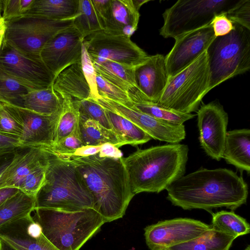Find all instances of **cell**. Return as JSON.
Here are the masks:
<instances>
[{
  "label": "cell",
  "instance_id": "obj_13",
  "mask_svg": "<svg viewBox=\"0 0 250 250\" xmlns=\"http://www.w3.org/2000/svg\"><path fill=\"white\" fill-rule=\"evenodd\" d=\"M228 115L217 102L203 104L197 111L199 141L206 154L220 161L224 149Z\"/></svg>",
  "mask_w": 250,
  "mask_h": 250
},
{
  "label": "cell",
  "instance_id": "obj_18",
  "mask_svg": "<svg viewBox=\"0 0 250 250\" xmlns=\"http://www.w3.org/2000/svg\"><path fill=\"white\" fill-rule=\"evenodd\" d=\"M0 239L17 250H60L43 235L31 214L1 227Z\"/></svg>",
  "mask_w": 250,
  "mask_h": 250
},
{
  "label": "cell",
  "instance_id": "obj_22",
  "mask_svg": "<svg viewBox=\"0 0 250 250\" xmlns=\"http://www.w3.org/2000/svg\"><path fill=\"white\" fill-rule=\"evenodd\" d=\"M90 58L97 74L110 83L127 92L130 99L141 95L134 81V67L127 66L109 60Z\"/></svg>",
  "mask_w": 250,
  "mask_h": 250
},
{
  "label": "cell",
  "instance_id": "obj_16",
  "mask_svg": "<svg viewBox=\"0 0 250 250\" xmlns=\"http://www.w3.org/2000/svg\"><path fill=\"white\" fill-rule=\"evenodd\" d=\"M95 102L104 108L128 119L148 134L152 139L176 144L186 137L184 124L175 125L154 118L106 98L100 97Z\"/></svg>",
  "mask_w": 250,
  "mask_h": 250
},
{
  "label": "cell",
  "instance_id": "obj_7",
  "mask_svg": "<svg viewBox=\"0 0 250 250\" xmlns=\"http://www.w3.org/2000/svg\"><path fill=\"white\" fill-rule=\"evenodd\" d=\"M209 71L206 51L176 75L168 78L158 104L179 112L196 111L209 91Z\"/></svg>",
  "mask_w": 250,
  "mask_h": 250
},
{
  "label": "cell",
  "instance_id": "obj_49",
  "mask_svg": "<svg viewBox=\"0 0 250 250\" xmlns=\"http://www.w3.org/2000/svg\"><path fill=\"white\" fill-rule=\"evenodd\" d=\"M15 151L0 156V175L12 162Z\"/></svg>",
  "mask_w": 250,
  "mask_h": 250
},
{
  "label": "cell",
  "instance_id": "obj_47",
  "mask_svg": "<svg viewBox=\"0 0 250 250\" xmlns=\"http://www.w3.org/2000/svg\"><path fill=\"white\" fill-rule=\"evenodd\" d=\"M101 147V146H84L70 153L57 155L64 159H69L74 157H86L97 154L100 151Z\"/></svg>",
  "mask_w": 250,
  "mask_h": 250
},
{
  "label": "cell",
  "instance_id": "obj_50",
  "mask_svg": "<svg viewBox=\"0 0 250 250\" xmlns=\"http://www.w3.org/2000/svg\"><path fill=\"white\" fill-rule=\"evenodd\" d=\"M19 190V189L15 187L0 189V204L8 198L16 194Z\"/></svg>",
  "mask_w": 250,
  "mask_h": 250
},
{
  "label": "cell",
  "instance_id": "obj_5",
  "mask_svg": "<svg viewBox=\"0 0 250 250\" xmlns=\"http://www.w3.org/2000/svg\"><path fill=\"white\" fill-rule=\"evenodd\" d=\"M34 220L46 238L60 250H79L105 223L93 208L79 210L37 208Z\"/></svg>",
  "mask_w": 250,
  "mask_h": 250
},
{
  "label": "cell",
  "instance_id": "obj_11",
  "mask_svg": "<svg viewBox=\"0 0 250 250\" xmlns=\"http://www.w3.org/2000/svg\"><path fill=\"white\" fill-rule=\"evenodd\" d=\"M83 43L90 58L109 60L134 67L148 55L130 38L101 30L84 39Z\"/></svg>",
  "mask_w": 250,
  "mask_h": 250
},
{
  "label": "cell",
  "instance_id": "obj_12",
  "mask_svg": "<svg viewBox=\"0 0 250 250\" xmlns=\"http://www.w3.org/2000/svg\"><path fill=\"white\" fill-rule=\"evenodd\" d=\"M210 228V225L199 220L177 218L146 226L144 235L150 250H165L193 239Z\"/></svg>",
  "mask_w": 250,
  "mask_h": 250
},
{
  "label": "cell",
  "instance_id": "obj_2",
  "mask_svg": "<svg viewBox=\"0 0 250 250\" xmlns=\"http://www.w3.org/2000/svg\"><path fill=\"white\" fill-rule=\"evenodd\" d=\"M93 199V208L105 223L122 218L135 195L131 190L123 158L98 154L69 159Z\"/></svg>",
  "mask_w": 250,
  "mask_h": 250
},
{
  "label": "cell",
  "instance_id": "obj_55",
  "mask_svg": "<svg viewBox=\"0 0 250 250\" xmlns=\"http://www.w3.org/2000/svg\"><path fill=\"white\" fill-rule=\"evenodd\" d=\"M250 247L248 245L244 250H250Z\"/></svg>",
  "mask_w": 250,
  "mask_h": 250
},
{
  "label": "cell",
  "instance_id": "obj_42",
  "mask_svg": "<svg viewBox=\"0 0 250 250\" xmlns=\"http://www.w3.org/2000/svg\"><path fill=\"white\" fill-rule=\"evenodd\" d=\"M84 146L79 136L78 128L72 134L47 148L58 155H62L73 152Z\"/></svg>",
  "mask_w": 250,
  "mask_h": 250
},
{
  "label": "cell",
  "instance_id": "obj_38",
  "mask_svg": "<svg viewBox=\"0 0 250 250\" xmlns=\"http://www.w3.org/2000/svg\"><path fill=\"white\" fill-rule=\"evenodd\" d=\"M45 156L43 160L25 176L18 187L20 190L27 195L35 197L44 183L47 164L45 148Z\"/></svg>",
  "mask_w": 250,
  "mask_h": 250
},
{
  "label": "cell",
  "instance_id": "obj_32",
  "mask_svg": "<svg viewBox=\"0 0 250 250\" xmlns=\"http://www.w3.org/2000/svg\"><path fill=\"white\" fill-rule=\"evenodd\" d=\"M62 106L56 125L53 145L72 134L78 128L79 113L70 96L62 98Z\"/></svg>",
  "mask_w": 250,
  "mask_h": 250
},
{
  "label": "cell",
  "instance_id": "obj_35",
  "mask_svg": "<svg viewBox=\"0 0 250 250\" xmlns=\"http://www.w3.org/2000/svg\"><path fill=\"white\" fill-rule=\"evenodd\" d=\"M31 90L12 79L0 75V102L23 107L22 96Z\"/></svg>",
  "mask_w": 250,
  "mask_h": 250
},
{
  "label": "cell",
  "instance_id": "obj_30",
  "mask_svg": "<svg viewBox=\"0 0 250 250\" xmlns=\"http://www.w3.org/2000/svg\"><path fill=\"white\" fill-rule=\"evenodd\" d=\"M35 209V197L19 189L0 204V228L31 213Z\"/></svg>",
  "mask_w": 250,
  "mask_h": 250
},
{
  "label": "cell",
  "instance_id": "obj_39",
  "mask_svg": "<svg viewBox=\"0 0 250 250\" xmlns=\"http://www.w3.org/2000/svg\"><path fill=\"white\" fill-rule=\"evenodd\" d=\"M22 132L21 123L10 104L0 102V132L20 138Z\"/></svg>",
  "mask_w": 250,
  "mask_h": 250
},
{
  "label": "cell",
  "instance_id": "obj_34",
  "mask_svg": "<svg viewBox=\"0 0 250 250\" xmlns=\"http://www.w3.org/2000/svg\"><path fill=\"white\" fill-rule=\"evenodd\" d=\"M154 118L175 125H183L192 119L195 115L186 114L164 107L157 103L147 101L133 102L132 108Z\"/></svg>",
  "mask_w": 250,
  "mask_h": 250
},
{
  "label": "cell",
  "instance_id": "obj_6",
  "mask_svg": "<svg viewBox=\"0 0 250 250\" xmlns=\"http://www.w3.org/2000/svg\"><path fill=\"white\" fill-rule=\"evenodd\" d=\"M233 24V30L225 36L216 37L206 50L209 91L250 68V30Z\"/></svg>",
  "mask_w": 250,
  "mask_h": 250
},
{
  "label": "cell",
  "instance_id": "obj_3",
  "mask_svg": "<svg viewBox=\"0 0 250 250\" xmlns=\"http://www.w3.org/2000/svg\"><path fill=\"white\" fill-rule=\"evenodd\" d=\"M188 147L169 144L138 149L123 162L132 192L159 193L185 173Z\"/></svg>",
  "mask_w": 250,
  "mask_h": 250
},
{
  "label": "cell",
  "instance_id": "obj_51",
  "mask_svg": "<svg viewBox=\"0 0 250 250\" xmlns=\"http://www.w3.org/2000/svg\"><path fill=\"white\" fill-rule=\"evenodd\" d=\"M5 29V21L3 18H1L0 19V49L4 40Z\"/></svg>",
  "mask_w": 250,
  "mask_h": 250
},
{
  "label": "cell",
  "instance_id": "obj_44",
  "mask_svg": "<svg viewBox=\"0 0 250 250\" xmlns=\"http://www.w3.org/2000/svg\"><path fill=\"white\" fill-rule=\"evenodd\" d=\"M210 25L216 37L225 36L234 28L233 23L228 18L226 14L215 15Z\"/></svg>",
  "mask_w": 250,
  "mask_h": 250
},
{
  "label": "cell",
  "instance_id": "obj_24",
  "mask_svg": "<svg viewBox=\"0 0 250 250\" xmlns=\"http://www.w3.org/2000/svg\"><path fill=\"white\" fill-rule=\"evenodd\" d=\"M222 158L227 163L250 173V130L243 128L227 131Z\"/></svg>",
  "mask_w": 250,
  "mask_h": 250
},
{
  "label": "cell",
  "instance_id": "obj_21",
  "mask_svg": "<svg viewBox=\"0 0 250 250\" xmlns=\"http://www.w3.org/2000/svg\"><path fill=\"white\" fill-rule=\"evenodd\" d=\"M140 16L132 0H111L104 30L130 38L137 29Z\"/></svg>",
  "mask_w": 250,
  "mask_h": 250
},
{
  "label": "cell",
  "instance_id": "obj_4",
  "mask_svg": "<svg viewBox=\"0 0 250 250\" xmlns=\"http://www.w3.org/2000/svg\"><path fill=\"white\" fill-rule=\"evenodd\" d=\"M47 164L44 183L35 195V208L65 210L93 208V199L74 165L44 147Z\"/></svg>",
  "mask_w": 250,
  "mask_h": 250
},
{
  "label": "cell",
  "instance_id": "obj_33",
  "mask_svg": "<svg viewBox=\"0 0 250 250\" xmlns=\"http://www.w3.org/2000/svg\"><path fill=\"white\" fill-rule=\"evenodd\" d=\"M73 25L84 39L94 33L104 30L91 0H79Z\"/></svg>",
  "mask_w": 250,
  "mask_h": 250
},
{
  "label": "cell",
  "instance_id": "obj_10",
  "mask_svg": "<svg viewBox=\"0 0 250 250\" xmlns=\"http://www.w3.org/2000/svg\"><path fill=\"white\" fill-rule=\"evenodd\" d=\"M0 75L12 79L31 90L53 85L55 77L41 58H33L3 40L0 49Z\"/></svg>",
  "mask_w": 250,
  "mask_h": 250
},
{
  "label": "cell",
  "instance_id": "obj_27",
  "mask_svg": "<svg viewBox=\"0 0 250 250\" xmlns=\"http://www.w3.org/2000/svg\"><path fill=\"white\" fill-rule=\"evenodd\" d=\"M235 239L211 227L200 236L165 250H229Z\"/></svg>",
  "mask_w": 250,
  "mask_h": 250
},
{
  "label": "cell",
  "instance_id": "obj_28",
  "mask_svg": "<svg viewBox=\"0 0 250 250\" xmlns=\"http://www.w3.org/2000/svg\"><path fill=\"white\" fill-rule=\"evenodd\" d=\"M104 109L112 130L120 140L121 146L127 144L132 146L143 144L152 139L148 134L128 119Z\"/></svg>",
  "mask_w": 250,
  "mask_h": 250
},
{
  "label": "cell",
  "instance_id": "obj_43",
  "mask_svg": "<svg viewBox=\"0 0 250 250\" xmlns=\"http://www.w3.org/2000/svg\"><path fill=\"white\" fill-rule=\"evenodd\" d=\"M233 23L239 24L250 30V1L241 0L240 2L227 14Z\"/></svg>",
  "mask_w": 250,
  "mask_h": 250
},
{
  "label": "cell",
  "instance_id": "obj_19",
  "mask_svg": "<svg viewBox=\"0 0 250 250\" xmlns=\"http://www.w3.org/2000/svg\"><path fill=\"white\" fill-rule=\"evenodd\" d=\"M137 89L145 101L159 102L168 80L165 57L160 54L149 56L133 68Z\"/></svg>",
  "mask_w": 250,
  "mask_h": 250
},
{
  "label": "cell",
  "instance_id": "obj_37",
  "mask_svg": "<svg viewBox=\"0 0 250 250\" xmlns=\"http://www.w3.org/2000/svg\"><path fill=\"white\" fill-rule=\"evenodd\" d=\"M96 81L100 97L107 98L129 108L133 107V103L127 92L110 83L97 74Z\"/></svg>",
  "mask_w": 250,
  "mask_h": 250
},
{
  "label": "cell",
  "instance_id": "obj_52",
  "mask_svg": "<svg viewBox=\"0 0 250 250\" xmlns=\"http://www.w3.org/2000/svg\"><path fill=\"white\" fill-rule=\"evenodd\" d=\"M0 250H17L4 240L0 239Z\"/></svg>",
  "mask_w": 250,
  "mask_h": 250
},
{
  "label": "cell",
  "instance_id": "obj_20",
  "mask_svg": "<svg viewBox=\"0 0 250 250\" xmlns=\"http://www.w3.org/2000/svg\"><path fill=\"white\" fill-rule=\"evenodd\" d=\"M45 156L44 147L18 148L12 162L0 175V189L11 187L18 188L25 176L42 163Z\"/></svg>",
  "mask_w": 250,
  "mask_h": 250
},
{
  "label": "cell",
  "instance_id": "obj_26",
  "mask_svg": "<svg viewBox=\"0 0 250 250\" xmlns=\"http://www.w3.org/2000/svg\"><path fill=\"white\" fill-rule=\"evenodd\" d=\"M23 108L36 113L53 115L61 111L62 99L53 89V85L47 88L32 90L22 96Z\"/></svg>",
  "mask_w": 250,
  "mask_h": 250
},
{
  "label": "cell",
  "instance_id": "obj_17",
  "mask_svg": "<svg viewBox=\"0 0 250 250\" xmlns=\"http://www.w3.org/2000/svg\"><path fill=\"white\" fill-rule=\"evenodd\" d=\"M10 105L23 126L22 134L19 138L21 147L48 148L53 145L56 125L61 112L48 116L23 107Z\"/></svg>",
  "mask_w": 250,
  "mask_h": 250
},
{
  "label": "cell",
  "instance_id": "obj_54",
  "mask_svg": "<svg viewBox=\"0 0 250 250\" xmlns=\"http://www.w3.org/2000/svg\"><path fill=\"white\" fill-rule=\"evenodd\" d=\"M3 0H0V19L2 18Z\"/></svg>",
  "mask_w": 250,
  "mask_h": 250
},
{
  "label": "cell",
  "instance_id": "obj_9",
  "mask_svg": "<svg viewBox=\"0 0 250 250\" xmlns=\"http://www.w3.org/2000/svg\"><path fill=\"white\" fill-rule=\"evenodd\" d=\"M73 19L54 21L24 16L5 21L4 40L23 54L39 58L45 44L60 31L73 25Z\"/></svg>",
  "mask_w": 250,
  "mask_h": 250
},
{
  "label": "cell",
  "instance_id": "obj_25",
  "mask_svg": "<svg viewBox=\"0 0 250 250\" xmlns=\"http://www.w3.org/2000/svg\"><path fill=\"white\" fill-rule=\"evenodd\" d=\"M79 0H34L24 16L54 21L74 18Z\"/></svg>",
  "mask_w": 250,
  "mask_h": 250
},
{
  "label": "cell",
  "instance_id": "obj_31",
  "mask_svg": "<svg viewBox=\"0 0 250 250\" xmlns=\"http://www.w3.org/2000/svg\"><path fill=\"white\" fill-rule=\"evenodd\" d=\"M211 227L236 238L250 231V226L246 220L233 211L222 210L213 213Z\"/></svg>",
  "mask_w": 250,
  "mask_h": 250
},
{
  "label": "cell",
  "instance_id": "obj_8",
  "mask_svg": "<svg viewBox=\"0 0 250 250\" xmlns=\"http://www.w3.org/2000/svg\"><path fill=\"white\" fill-rule=\"evenodd\" d=\"M241 0H179L163 14L160 34L175 39L209 24L214 17L227 14Z\"/></svg>",
  "mask_w": 250,
  "mask_h": 250
},
{
  "label": "cell",
  "instance_id": "obj_41",
  "mask_svg": "<svg viewBox=\"0 0 250 250\" xmlns=\"http://www.w3.org/2000/svg\"><path fill=\"white\" fill-rule=\"evenodd\" d=\"M34 0H3L2 18L5 21L24 16Z\"/></svg>",
  "mask_w": 250,
  "mask_h": 250
},
{
  "label": "cell",
  "instance_id": "obj_53",
  "mask_svg": "<svg viewBox=\"0 0 250 250\" xmlns=\"http://www.w3.org/2000/svg\"><path fill=\"white\" fill-rule=\"evenodd\" d=\"M135 8L138 11L141 6L145 3L148 2V0H132Z\"/></svg>",
  "mask_w": 250,
  "mask_h": 250
},
{
  "label": "cell",
  "instance_id": "obj_48",
  "mask_svg": "<svg viewBox=\"0 0 250 250\" xmlns=\"http://www.w3.org/2000/svg\"><path fill=\"white\" fill-rule=\"evenodd\" d=\"M100 157L122 158L123 154L119 148L114 145L106 143L101 145L100 151L98 153Z\"/></svg>",
  "mask_w": 250,
  "mask_h": 250
},
{
  "label": "cell",
  "instance_id": "obj_45",
  "mask_svg": "<svg viewBox=\"0 0 250 250\" xmlns=\"http://www.w3.org/2000/svg\"><path fill=\"white\" fill-rule=\"evenodd\" d=\"M20 147L19 137L0 132V156L14 152Z\"/></svg>",
  "mask_w": 250,
  "mask_h": 250
},
{
  "label": "cell",
  "instance_id": "obj_40",
  "mask_svg": "<svg viewBox=\"0 0 250 250\" xmlns=\"http://www.w3.org/2000/svg\"><path fill=\"white\" fill-rule=\"evenodd\" d=\"M81 63L83 75L90 89V98L96 101L100 98L97 89V73L83 43L82 44Z\"/></svg>",
  "mask_w": 250,
  "mask_h": 250
},
{
  "label": "cell",
  "instance_id": "obj_15",
  "mask_svg": "<svg viewBox=\"0 0 250 250\" xmlns=\"http://www.w3.org/2000/svg\"><path fill=\"white\" fill-rule=\"evenodd\" d=\"M215 38L210 23L174 39L173 47L165 57L168 78L192 63L207 50Z\"/></svg>",
  "mask_w": 250,
  "mask_h": 250
},
{
  "label": "cell",
  "instance_id": "obj_23",
  "mask_svg": "<svg viewBox=\"0 0 250 250\" xmlns=\"http://www.w3.org/2000/svg\"><path fill=\"white\" fill-rule=\"evenodd\" d=\"M54 90L62 99L66 96L75 100L90 98V91L83 75L81 62L62 70L55 78Z\"/></svg>",
  "mask_w": 250,
  "mask_h": 250
},
{
  "label": "cell",
  "instance_id": "obj_1",
  "mask_svg": "<svg viewBox=\"0 0 250 250\" xmlns=\"http://www.w3.org/2000/svg\"><path fill=\"white\" fill-rule=\"evenodd\" d=\"M167 199L185 210L210 211L225 207L232 211L247 202L248 186L232 170L201 168L183 175L166 188Z\"/></svg>",
  "mask_w": 250,
  "mask_h": 250
},
{
  "label": "cell",
  "instance_id": "obj_29",
  "mask_svg": "<svg viewBox=\"0 0 250 250\" xmlns=\"http://www.w3.org/2000/svg\"><path fill=\"white\" fill-rule=\"evenodd\" d=\"M78 132L84 146H97L109 143L118 148L122 146L120 140L112 130L80 115Z\"/></svg>",
  "mask_w": 250,
  "mask_h": 250
},
{
  "label": "cell",
  "instance_id": "obj_36",
  "mask_svg": "<svg viewBox=\"0 0 250 250\" xmlns=\"http://www.w3.org/2000/svg\"><path fill=\"white\" fill-rule=\"evenodd\" d=\"M73 100L80 116L96 121L104 127L112 130L105 109L103 106L91 98Z\"/></svg>",
  "mask_w": 250,
  "mask_h": 250
},
{
  "label": "cell",
  "instance_id": "obj_14",
  "mask_svg": "<svg viewBox=\"0 0 250 250\" xmlns=\"http://www.w3.org/2000/svg\"><path fill=\"white\" fill-rule=\"evenodd\" d=\"M83 40L72 25L56 34L43 46L41 58L55 79L65 68L81 62Z\"/></svg>",
  "mask_w": 250,
  "mask_h": 250
},
{
  "label": "cell",
  "instance_id": "obj_46",
  "mask_svg": "<svg viewBox=\"0 0 250 250\" xmlns=\"http://www.w3.org/2000/svg\"><path fill=\"white\" fill-rule=\"evenodd\" d=\"M104 30L111 0H91Z\"/></svg>",
  "mask_w": 250,
  "mask_h": 250
}]
</instances>
